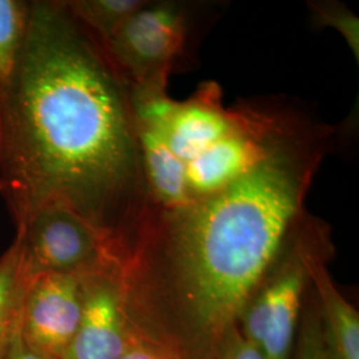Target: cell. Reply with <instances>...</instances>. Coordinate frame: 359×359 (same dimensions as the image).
I'll use <instances>...</instances> for the list:
<instances>
[{"instance_id": "cell-1", "label": "cell", "mask_w": 359, "mask_h": 359, "mask_svg": "<svg viewBox=\"0 0 359 359\" xmlns=\"http://www.w3.org/2000/svg\"><path fill=\"white\" fill-rule=\"evenodd\" d=\"M335 129L306 123L224 191L145 204L121 248L132 332L172 359H212L302 219Z\"/></svg>"}, {"instance_id": "cell-2", "label": "cell", "mask_w": 359, "mask_h": 359, "mask_svg": "<svg viewBox=\"0 0 359 359\" xmlns=\"http://www.w3.org/2000/svg\"><path fill=\"white\" fill-rule=\"evenodd\" d=\"M0 194L15 225L65 208L120 249L147 203L129 87L63 0L31 1L0 96Z\"/></svg>"}, {"instance_id": "cell-3", "label": "cell", "mask_w": 359, "mask_h": 359, "mask_svg": "<svg viewBox=\"0 0 359 359\" xmlns=\"http://www.w3.org/2000/svg\"><path fill=\"white\" fill-rule=\"evenodd\" d=\"M197 8L184 1H147L100 47L129 90L165 88L169 75L192 62Z\"/></svg>"}, {"instance_id": "cell-4", "label": "cell", "mask_w": 359, "mask_h": 359, "mask_svg": "<svg viewBox=\"0 0 359 359\" xmlns=\"http://www.w3.org/2000/svg\"><path fill=\"white\" fill-rule=\"evenodd\" d=\"M308 212L238 321V329L264 359H290L299 325L302 298L309 286L305 265Z\"/></svg>"}, {"instance_id": "cell-5", "label": "cell", "mask_w": 359, "mask_h": 359, "mask_svg": "<svg viewBox=\"0 0 359 359\" xmlns=\"http://www.w3.org/2000/svg\"><path fill=\"white\" fill-rule=\"evenodd\" d=\"M31 276L86 277L120 264L115 241L76 213L57 206L40 209L16 225Z\"/></svg>"}, {"instance_id": "cell-6", "label": "cell", "mask_w": 359, "mask_h": 359, "mask_svg": "<svg viewBox=\"0 0 359 359\" xmlns=\"http://www.w3.org/2000/svg\"><path fill=\"white\" fill-rule=\"evenodd\" d=\"M130 338L121 265L81 277V316L62 359H120Z\"/></svg>"}, {"instance_id": "cell-7", "label": "cell", "mask_w": 359, "mask_h": 359, "mask_svg": "<svg viewBox=\"0 0 359 359\" xmlns=\"http://www.w3.org/2000/svg\"><path fill=\"white\" fill-rule=\"evenodd\" d=\"M81 316V278L65 274L34 276L27 289L20 337L40 353L62 359Z\"/></svg>"}, {"instance_id": "cell-8", "label": "cell", "mask_w": 359, "mask_h": 359, "mask_svg": "<svg viewBox=\"0 0 359 359\" xmlns=\"http://www.w3.org/2000/svg\"><path fill=\"white\" fill-rule=\"evenodd\" d=\"M332 250L329 231L323 222L309 216L305 265L313 285L327 359H359V316L333 283L326 266V252Z\"/></svg>"}, {"instance_id": "cell-9", "label": "cell", "mask_w": 359, "mask_h": 359, "mask_svg": "<svg viewBox=\"0 0 359 359\" xmlns=\"http://www.w3.org/2000/svg\"><path fill=\"white\" fill-rule=\"evenodd\" d=\"M32 276L27 268L19 244L0 256V359L19 334L22 309Z\"/></svg>"}, {"instance_id": "cell-10", "label": "cell", "mask_w": 359, "mask_h": 359, "mask_svg": "<svg viewBox=\"0 0 359 359\" xmlns=\"http://www.w3.org/2000/svg\"><path fill=\"white\" fill-rule=\"evenodd\" d=\"M145 0H65L72 19L99 47L104 46Z\"/></svg>"}, {"instance_id": "cell-11", "label": "cell", "mask_w": 359, "mask_h": 359, "mask_svg": "<svg viewBox=\"0 0 359 359\" xmlns=\"http://www.w3.org/2000/svg\"><path fill=\"white\" fill-rule=\"evenodd\" d=\"M31 1L0 0V96L13 81L26 44Z\"/></svg>"}, {"instance_id": "cell-12", "label": "cell", "mask_w": 359, "mask_h": 359, "mask_svg": "<svg viewBox=\"0 0 359 359\" xmlns=\"http://www.w3.org/2000/svg\"><path fill=\"white\" fill-rule=\"evenodd\" d=\"M310 16L317 27H329L345 39L355 62H359V19L345 4L334 0H311Z\"/></svg>"}, {"instance_id": "cell-13", "label": "cell", "mask_w": 359, "mask_h": 359, "mask_svg": "<svg viewBox=\"0 0 359 359\" xmlns=\"http://www.w3.org/2000/svg\"><path fill=\"white\" fill-rule=\"evenodd\" d=\"M293 359H327L322 339L321 323L314 297L308 299L299 330L297 332Z\"/></svg>"}, {"instance_id": "cell-14", "label": "cell", "mask_w": 359, "mask_h": 359, "mask_svg": "<svg viewBox=\"0 0 359 359\" xmlns=\"http://www.w3.org/2000/svg\"><path fill=\"white\" fill-rule=\"evenodd\" d=\"M212 359H264L261 353L246 341L238 326L231 329Z\"/></svg>"}, {"instance_id": "cell-15", "label": "cell", "mask_w": 359, "mask_h": 359, "mask_svg": "<svg viewBox=\"0 0 359 359\" xmlns=\"http://www.w3.org/2000/svg\"><path fill=\"white\" fill-rule=\"evenodd\" d=\"M120 359H172L167 353L152 344L151 341L142 338L132 332V338L127 350Z\"/></svg>"}, {"instance_id": "cell-16", "label": "cell", "mask_w": 359, "mask_h": 359, "mask_svg": "<svg viewBox=\"0 0 359 359\" xmlns=\"http://www.w3.org/2000/svg\"><path fill=\"white\" fill-rule=\"evenodd\" d=\"M3 359H53L43 353H40L36 348L29 346L26 341L20 337V333L16 335L11 346L8 347L7 353L4 354Z\"/></svg>"}]
</instances>
